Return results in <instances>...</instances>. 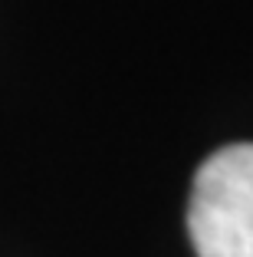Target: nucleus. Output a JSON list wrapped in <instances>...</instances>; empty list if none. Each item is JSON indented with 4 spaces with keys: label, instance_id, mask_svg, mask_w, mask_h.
Wrapping results in <instances>:
<instances>
[{
    "label": "nucleus",
    "instance_id": "1",
    "mask_svg": "<svg viewBox=\"0 0 253 257\" xmlns=\"http://www.w3.org/2000/svg\"><path fill=\"white\" fill-rule=\"evenodd\" d=\"M187 234L197 257H253V142L223 145L197 168Z\"/></svg>",
    "mask_w": 253,
    "mask_h": 257
}]
</instances>
